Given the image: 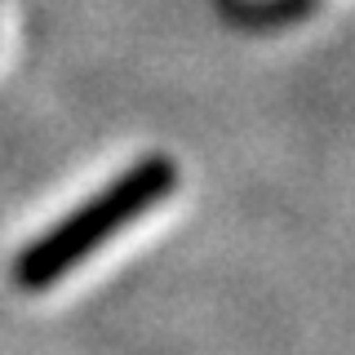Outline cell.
I'll list each match as a JSON object with an SVG mask.
<instances>
[{
  "label": "cell",
  "instance_id": "1",
  "mask_svg": "<svg viewBox=\"0 0 355 355\" xmlns=\"http://www.w3.org/2000/svg\"><path fill=\"white\" fill-rule=\"evenodd\" d=\"M178 191V164L164 151H151L133 160L120 178H111L98 196H89L80 209H71L62 222H53L14 258V284L22 293H44L76 271L89 253H98L107 240H116L142 214H151L160 200Z\"/></svg>",
  "mask_w": 355,
  "mask_h": 355
},
{
  "label": "cell",
  "instance_id": "2",
  "mask_svg": "<svg viewBox=\"0 0 355 355\" xmlns=\"http://www.w3.org/2000/svg\"><path fill=\"white\" fill-rule=\"evenodd\" d=\"M258 5H288V0H258Z\"/></svg>",
  "mask_w": 355,
  "mask_h": 355
}]
</instances>
